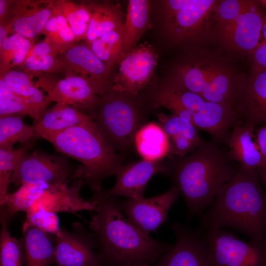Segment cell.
<instances>
[{
  "label": "cell",
  "mask_w": 266,
  "mask_h": 266,
  "mask_svg": "<svg viewBox=\"0 0 266 266\" xmlns=\"http://www.w3.org/2000/svg\"><path fill=\"white\" fill-rule=\"evenodd\" d=\"M9 30L5 24H0V44L8 36Z\"/></svg>",
  "instance_id": "cell-44"
},
{
  "label": "cell",
  "mask_w": 266,
  "mask_h": 266,
  "mask_svg": "<svg viewBox=\"0 0 266 266\" xmlns=\"http://www.w3.org/2000/svg\"><path fill=\"white\" fill-rule=\"evenodd\" d=\"M60 58L63 73H75L106 81L110 70L87 44H76L60 54Z\"/></svg>",
  "instance_id": "cell-22"
},
{
  "label": "cell",
  "mask_w": 266,
  "mask_h": 266,
  "mask_svg": "<svg viewBox=\"0 0 266 266\" xmlns=\"http://www.w3.org/2000/svg\"><path fill=\"white\" fill-rule=\"evenodd\" d=\"M111 90L136 96L151 81L158 56L148 42L140 44L121 57Z\"/></svg>",
  "instance_id": "cell-13"
},
{
  "label": "cell",
  "mask_w": 266,
  "mask_h": 266,
  "mask_svg": "<svg viewBox=\"0 0 266 266\" xmlns=\"http://www.w3.org/2000/svg\"><path fill=\"white\" fill-rule=\"evenodd\" d=\"M149 9L150 2L148 0L129 1L124 22L123 46L118 60L136 46L142 34L148 28Z\"/></svg>",
  "instance_id": "cell-27"
},
{
  "label": "cell",
  "mask_w": 266,
  "mask_h": 266,
  "mask_svg": "<svg viewBox=\"0 0 266 266\" xmlns=\"http://www.w3.org/2000/svg\"><path fill=\"white\" fill-rule=\"evenodd\" d=\"M170 158L166 174L184 200L188 219L211 204L236 168L228 152L213 141L202 140L192 153Z\"/></svg>",
  "instance_id": "cell-3"
},
{
  "label": "cell",
  "mask_w": 266,
  "mask_h": 266,
  "mask_svg": "<svg viewBox=\"0 0 266 266\" xmlns=\"http://www.w3.org/2000/svg\"><path fill=\"white\" fill-rule=\"evenodd\" d=\"M171 228L175 234V243L153 266H209L198 231L177 222L172 223Z\"/></svg>",
  "instance_id": "cell-17"
},
{
  "label": "cell",
  "mask_w": 266,
  "mask_h": 266,
  "mask_svg": "<svg viewBox=\"0 0 266 266\" xmlns=\"http://www.w3.org/2000/svg\"><path fill=\"white\" fill-rule=\"evenodd\" d=\"M66 18L76 39L77 41L86 38L88 24L79 20L75 11L76 3L66 0L55 2Z\"/></svg>",
  "instance_id": "cell-39"
},
{
  "label": "cell",
  "mask_w": 266,
  "mask_h": 266,
  "mask_svg": "<svg viewBox=\"0 0 266 266\" xmlns=\"http://www.w3.org/2000/svg\"></svg>",
  "instance_id": "cell-46"
},
{
  "label": "cell",
  "mask_w": 266,
  "mask_h": 266,
  "mask_svg": "<svg viewBox=\"0 0 266 266\" xmlns=\"http://www.w3.org/2000/svg\"><path fill=\"white\" fill-rule=\"evenodd\" d=\"M45 35L44 40L61 54L75 45V36L66 19L54 2L51 16L47 21L41 33Z\"/></svg>",
  "instance_id": "cell-30"
},
{
  "label": "cell",
  "mask_w": 266,
  "mask_h": 266,
  "mask_svg": "<svg viewBox=\"0 0 266 266\" xmlns=\"http://www.w3.org/2000/svg\"><path fill=\"white\" fill-rule=\"evenodd\" d=\"M91 18L85 41L88 44L124 26L120 6L111 2H89Z\"/></svg>",
  "instance_id": "cell-26"
},
{
  "label": "cell",
  "mask_w": 266,
  "mask_h": 266,
  "mask_svg": "<svg viewBox=\"0 0 266 266\" xmlns=\"http://www.w3.org/2000/svg\"><path fill=\"white\" fill-rule=\"evenodd\" d=\"M160 126L168 137L176 135L184 136L199 146L202 141L198 130L192 123L174 115L160 113L157 115Z\"/></svg>",
  "instance_id": "cell-36"
},
{
  "label": "cell",
  "mask_w": 266,
  "mask_h": 266,
  "mask_svg": "<svg viewBox=\"0 0 266 266\" xmlns=\"http://www.w3.org/2000/svg\"><path fill=\"white\" fill-rule=\"evenodd\" d=\"M166 164L161 161L143 160L123 165L115 175L114 186L107 190L115 197L138 199L143 197V193L151 178L156 173L167 174Z\"/></svg>",
  "instance_id": "cell-18"
},
{
  "label": "cell",
  "mask_w": 266,
  "mask_h": 266,
  "mask_svg": "<svg viewBox=\"0 0 266 266\" xmlns=\"http://www.w3.org/2000/svg\"><path fill=\"white\" fill-rule=\"evenodd\" d=\"M74 171L66 157L34 151L26 153L20 160L12 173L10 183L52 186L67 182Z\"/></svg>",
  "instance_id": "cell-12"
},
{
  "label": "cell",
  "mask_w": 266,
  "mask_h": 266,
  "mask_svg": "<svg viewBox=\"0 0 266 266\" xmlns=\"http://www.w3.org/2000/svg\"><path fill=\"white\" fill-rule=\"evenodd\" d=\"M256 127L238 121L233 127L227 144L233 160L248 169H258L263 166V157L258 144Z\"/></svg>",
  "instance_id": "cell-21"
},
{
  "label": "cell",
  "mask_w": 266,
  "mask_h": 266,
  "mask_svg": "<svg viewBox=\"0 0 266 266\" xmlns=\"http://www.w3.org/2000/svg\"><path fill=\"white\" fill-rule=\"evenodd\" d=\"M8 115H28L34 119L33 112L24 100L0 80V116Z\"/></svg>",
  "instance_id": "cell-37"
},
{
  "label": "cell",
  "mask_w": 266,
  "mask_h": 266,
  "mask_svg": "<svg viewBox=\"0 0 266 266\" xmlns=\"http://www.w3.org/2000/svg\"><path fill=\"white\" fill-rule=\"evenodd\" d=\"M91 198L97 209L88 226L97 237L100 266H152L171 247L134 226L107 190L93 191Z\"/></svg>",
  "instance_id": "cell-1"
},
{
  "label": "cell",
  "mask_w": 266,
  "mask_h": 266,
  "mask_svg": "<svg viewBox=\"0 0 266 266\" xmlns=\"http://www.w3.org/2000/svg\"><path fill=\"white\" fill-rule=\"evenodd\" d=\"M0 224V266H23L25 258L21 239L11 235L7 224Z\"/></svg>",
  "instance_id": "cell-34"
},
{
  "label": "cell",
  "mask_w": 266,
  "mask_h": 266,
  "mask_svg": "<svg viewBox=\"0 0 266 266\" xmlns=\"http://www.w3.org/2000/svg\"><path fill=\"white\" fill-rule=\"evenodd\" d=\"M29 148L30 146L17 149L0 148V201L7 193L13 171Z\"/></svg>",
  "instance_id": "cell-35"
},
{
  "label": "cell",
  "mask_w": 266,
  "mask_h": 266,
  "mask_svg": "<svg viewBox=\"0 0 266 266\" xmlns=\"http://www.w3.org/2000/svg\"><path fill=\"white\" fill-rule=\"evenodd\" d=\"M10 7V1L6 0H0V23L5 19Z\"/></svg>",
  "instance_id": "cell-43"
},
{
  "label": "cell",
  "mask_w": 266,
  "mask_h": 266,
  "mask_svg": "<svg viewBox=\"0 0 266 266\" xmlns=\"http://www.w3.org/2000/svg\"><path fill=\"white\" fill-rule=\"evenodd\" d=\"M97 237L82 224L75 222L71 231L60 228L55 235L54 264L57 266H100Z\"/></svg>",
  "instance_id": "cell-14"
},
{
  "label": "cell",
  "mask_w": 266,
  "mask_h": 266,
  "mask_svg": "<svg viewBox=\"0 0 266 266\" xmlns=\"http://www.w3.org/2000/svg\"><path fill=\"white\" fill-rule=\"evenodd\" d=\"M64 73L61 79L43 74L37 76L38 79L34 83L47 93L50 102L66 104L79 110L89 111L97 104L100 97L111 89V85L106 81L75 73Z\"/></svg>",
  "instance_id": "cell-10"
},
{
  "label": "cell",
  "mask_w": 266,
  "mask_h": 266,
  "mask_svg": "<svg viewBox=\"0 0 266 266\" xmlns=\"http://www.w3.org/2000/svg\"><path fill=\"white\" fill-rule=\"evenodd\" d=\"M137 151L144 160L161 161L168 156L169 137L160 124L149 123L136 132L134 140Z\"/></svg>",
  "instance_id": "cell-25"
},
{
  "label": "cell",
  "mask_w": 266,
  "mask_h": 266,
  "mask_svg": "<svg viewBox=\"0 0 266 266\" xmlns=\"http://www.w3.org/2000/svg\"><path fill=\"white\" fill-rule=\"evenodd\" d=\"M48 187V185L44 183H26L21 185L16 192L7 193L0 201V223L8 225L17 212L26 213L36 199Z\"/></svg>",
  "instance_id": "cell-28"
},
{
  "label": "cell",
  "mask_w": 266,
  "mask_h": 266,
  "mask_svg": "<svg viewBox=\"0 0 266 266\" xmlns=\"http://www.w3.org/2000/svg\"><path fill=\"white\" fill-rule=\"evenodd\" d=\"M266 19L258 0H219L213 35L227 48L251 54L261 41Z\"/></svg>",
  "instance_id": "cell-6"
},
{
  "label": "cell",
  "mask_w": 266,
  "mask_h": 266,
  "mask_svg": "<svg viewBox=\"0 0 266 266\" xmlns=\"http://www.w3.org/2000/svg\"><path fill=\"white\" fill-rule=\"evenodd\" d=\"M260 181L266 188V166L258 169Z\"/></svg>",
  "instance_id": "cell-45"
},
{
  "label": "cell",
  "mask_w": 266,
  "mask_h": 266,
  "mask_svg": "<svg viewBox=\"0 0 266 266\" xmlns=\"http://www.w3.org/2000/svg\"><path fill=\"white\" fill-rule=\"evenodd\" d=\"M42 138L58 151L82 164L71 179L83 180L93 191L101 189L102 181L115 175L123 165L121 156L105 140L92 120Z\"/></svg>",
  "instance_id": "cell-4"
},
{
  "label": "cell",
  "mask_w": 266,
  "mask_h": 266,
  "mask_svg": "<svg viewBox=\"0 0 266 266\" xmlns=\"http://www.w3.org/2000/svg\"><path fill=\"white\" fill-rule=\"evenodd\" d=\"M60 54L45 40L33 45L23 63L19 66L32 77L43 73L61 71Z\"/></svg>",
  "instance_id": "cell-29"
},
{
  "label": "cell",
  "mask_w": 266,
  "mask_h": 266,
  "mask_svg": "<svg viewBox=\"0 0 266 266\" xmlns=\"http://www.w3.org/2000/svg\"><path fill=\"white\" fill-rule=\"evenodd\" d=\"M25 266H49L54 264V242L51 234L32 226L22 232Z\"/></svg>",
  "instance_id": "cell-24"
},
{
  "label": "cell",
  "mask_w": 266,
  "mask_h": 266,
  "mask_svg": "<svg viewBox=\"0 0 266 266\" xmlns=\"http://www.w3.org/2000/svg\"><path fill=\"white\" fill-rule=\"evenodd\" d=\"M33 45L32 40L20 34L8 35L0 44V73L21 66Z\"/></svg>",
  "instance_id": "cell-31"
},
{
  "label": "cell",
  "mask_w": 266,
  "mask_h": 266,
  "mask_svg": "<svg viewBox=\"0 0 266 266\" xmlns=\"http://www.w3.org/2000/svg\"><path fill=\"white\" fill-rule=\"evenodd\" d=\"M234 109L246 124L255 127L266 125V69L252 71L237 99Z\"/></svg>",
  "instance_id": "cell-19"
},
{
  "label": "cell",
  "mask_w": 266,
  "mask_h": 266,
  "mask_svg": "<svg viewBox=\"0 0 266 266\" xmlns=\"http://www.w3.org/2000/svg\"><path fill=\"white\" fill-rule=\"evenodd\" d=\"M179 195L178 189L172 186L161 195L118 200V204L121 212L134 226L149 235L166 221L169 210Z\"/></svg>",
  "instance_id": "cell-15"
},
{
  "label": "cell",
  "mask_w": 266,
  "mask_h": 266,
  "mask_svg": "<svg viewBox=\"0 0 266 266\" xmlns=\"http://www.w3.org/2000/svg\"><path fill=\"white\" fill-rule=\"evenodd\" d=\"M165 86L192 113L193 124L195 127L206 132L216 142L222 141L228 137L230 129L238 119L233 107L207 101L172 81Z\"/></svg>",
  "instance_id": "cell-11"
},
{
  "label": "cell",
  "mask_w": 266,
  "mask_h": 266,
  "mask_svg": "<svg viewBox=\"0 0 266 266\" xmlns=\"http://www.w3.org/2000/svg\"><path fill=\"white\" fill-rule=\"evenodd\" d=\"M250 55L252 62V71L266 69V19L262 30L261 41Z\"/></svg>",
  "instance_id": "cell-41"
},
{
  "label": "cell",
  "mask_w": 266,
  "mask_h": 266,
  "mask_svg": "<svg viewBox=\"0 0 266 266\" xmlns=\"http://www.w3.org/2000/svg\"><path fill=\"white\" fill-rule=\"evenodd\" d=\"M197 231L209 266H266V238L247 241L222 229Z\"/></svg>",
  "instance_id": "cell-8"
},
{
  "label": "cell",
  "mask_w": 266,
  "mask_h": 266,
  "mask_svg": "<svg viewBox=\"0 0 266 266\" xmlns=\"http://www.w3.org/2000/svg\"><path fill=\"white\" fill-rule=\"evenodd\" d=\"M92 120L88 114L68 104L56 103L47 109L40 120L33 125L35 136H43L62 132Z\"/></svg>",
  "instance_id": "cell-23"
},
{
  "label": "cell",
  "mask_w": 266,
  "mask_h": 266,
  "mask_svg": "<svg viewBox=\"0 0 266 266\" xmlns=\"http://www.w3.org/2000/svg\"><path fill=\"white\" fill-rule=\"evenodd\" d=\"M255 134L263 157V167L266 166V125L256 129Z\"/></svg>",
  "instance_id": "cell-42"
},
{
  "label": "cell",
  "mask_w": 266,
  "mask_h": 266,
  "mask_svg": "<svg viewBox=\"0 0 266 266\" xmlns=\"http://www.w3.org/2000/svg\"><path fill=\"white\" fill-rule=\"evenodd\" d=\"M124 29V26L86 44L110 71L118 61L122 48Z\"/></svg>",
  "instance_id": "cell-33"
},
{
  "label": "cell",
  "mask_w": 266,
  "mask_h": 266,
  "mask_svg": "<svg viewBox=\"0 0 266 266\" xmlns=\"http://www.w3.org/2000/svg\"><path fill=\"white\" fill-rule=\"evenodd\" d=\"M32 226L37 227L43 231L54 235L60 228L57 214L42 211L38 212L29 218L25 219L22 227V232Z\"/></svg>",
  "instance_id": "cell-40"
},
{
  "label": "cell",
  "mask_w": 266,
  "mask_h": 266,
  "mask_svg": "<svg viewBox=\"0 0 266 266\" xmlns=\"http://www.w3.org/2000/svg\"><path fill=\"white\" fill-rule=\"evenodd\" d=\"M153 105L155 107H165L172 114L193 124L192 113L186 108L174 94L166 86L155 94Z\"/></svg>",
  "instance_id": "cell-38"
},
{
  "label": "cell",
  "mask_w": 266,
  "mask_h": 266,
  "mask_svg": "<svg viewBox=\"0 0 266 266\" xmlns=\"http://www.w3.org/2000/svg\"><path fill=\"white\" fill-rule=\"evenodd\" d=\"M246 79L221 55L203 50L178 67L171 81L207 101L234 109Z\"/></svg>",
  "instance_id": "cell-5"
},
{
  "label": "cell",
  "mask_w": 266,
  "mask_h": 266,
  "mask_svg": "<svg viewBox=\"0 0 266 266\" xmlns=\"http://www.w3.org/2000/svg\"><path fill=\"white\" fill-rule=\"evenodd\" d=\"M53 1L16 2L12 18L5 24L9 33H17L33 40L41 33L52 15Z\"/></svg>",
  "instance_id": "cell-20"
},
{
  "label": "cell",
  "mask_w": 266,
  "mask_h": 266,
  "mask_svg": "<svg viewBox=\"0 0 266 266\" xmlns=\"http://www.w3.org/2000/svg\"><path fill=\"white\" fill-rule=\"evenodd\" d=\"M23 116L8 115L0 117V148L13 147L16 143H25L36 136L33 125L24 123Z\"/></svg>",
  "instance_id": "cell-32"
},
{
  "label": "cell",
  "mask_w": 266,
  "mask_h": 266,
  "mask_svg": "<svg viewBox=\"0 0 266 266\" xmlns=\"http://www.w3.org/2000/svg\"><path fill=\"white\" fill-rule=\"evenodd\" d=\"M218 1H166V26L171 38L175 42L200 41L214 36V15Z\"/></svg>",
  "instance_id": "cell-9"
},
{
  "label": "cell",
  "mask_w": 266,
  "mask_h": 266,
  "mask_svg": "<svg viewBox=\"0 0 266 266\" xmlns=\"http://www.w3.org/2000/svg\"><path fill=\"white\" fill-rule=\"evenodd\" d=\"M111 89L100 97L89 115L105 140L115 151L125 153L134 144L135 135L142 127L144 117L126 97Z\"/></svg>",
  "instance_id": "cell-7"
},
{
  "label": "cell",
  "mask_w": 266,
  "mask_h": 266,
  "mask_svg": "<svg viewBox=\"0 0 266 266\" xmlns=\"http://www.w3.org/2000/svg\"><path fill=\"white\" fill-rule=\"evenodd\" d=\"M82 180H74L68 186L66 182L49 186L36 199L26 213V219L38 212L57 214L60 212L76 214L78 211H95L97 203L92 198L84 200L80 196Z\"/></svg>",
  "instance_id": "cell-16"
},
{
  "label": "cell",
  "mask_w": 266,
  "mask_h": 266,
  "mask_svg": "<svg viewBox=\"0 0 266 266\" xmlns=\"http://www.w3.org/2000/svg\"><path fill=\"white\" fill-rule=\"evenodd\" d=\"M199 216L198 229L228 228L250 240L266 238V194L258 169L236 165L233 175Z\"/></svg>",
  "instance_id": "cell-2"
}]
</instances>
